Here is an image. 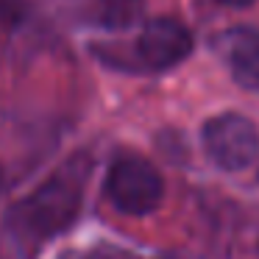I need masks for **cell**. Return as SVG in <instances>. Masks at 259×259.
Returning <instances> with one entry per match:
<instances>
[{
  "mask_svg": "<svg viewBox=\"0 0 259 259\" xmlns=\"http://www.w3.org/2000/svg\"><path fill=\"white\" fill-rule=\"evenodd\" d=\"M87 167L75 159L45 179L31 195H25L9 214V223L23 240L42 242L73 226L81 209Z\"/></svg>",
  "mask_w": 259,
  "mask_h": 259,
  "instance_id": "6da1fadb",
  "label": "cell"
},
{
  "mask_svg": "<svg viewBox=\"0 0 259 259\" xmlns=\"http://www.w3.org/2000/svg\"><path fill=\"white\" fill-rule=\"evenodd\" d=\"M106 195L120 212L148 214L162 203L164 181L148 159L120 156L106 173Z\"/></svg>",
  "mask_w": 259,
  "mask_h": 259,
  "instance_id": "7a4b0ae2",
  "label": "cell"
},
{
  "mask_svg": "<svg viewBox=\"0 0 259 259\" xmlns=\"http://www.w3.org/2000/svg\"><path fill=\"white\" fill-rule=\"evenodd\" d=\"M206 156L223 170H245L259 153V128L237 112H226L203 123Z\"/></svg>",
  "mask_w": 259,
  "mask_h": 259,
  "instance_id": "3957f363",
  "label": "cell"
},
{
  "mask_svg": "<svg viewBox=\"0 0 259 259\" xmlns=\"http://www.w3.org/2000/svg\"><path fill=\"white\" fill-rule=\"evenodd\" d=\"M192 53V31L176 17L148 20L137 36V56L151 70H170Z\"/></svg>",
  "mask_w": 259,
  "mask_h": 259,
  "instance_id": "277c9868",
  "label": "cell"
},
{
  "mask_svg": "<svg viewBox=\"0 0 259 259\" xmlns=\"http://www.w3.org/2000/svg\"><path fill=\"white\" fill-rule=\"evenodd\" d=\"M220 51L240 87L259 92V31L237 28L220 36Z\"/></svg>",
  "mask_w": 259,
  "mask_h": 259,
  "instance_id": "5b68a950",
  "label": "cell"
},
{
  "mask_svg": "<svg viewBox=\"0 0 259 259\" xmlns=\"http://www.w3.org/2000/svg\"><path fill=\"white\" fill-rule=\"evenodd\" d=\"M142 12V0H101V17L103 25H128Z\"/></svg>",
  "mask_w": 259,
  "mask_h": 259,
  "instance_id": "8992f818",
  "label": "cell"
},
{
  "mask_svg": "<svg viewBox=\"0 0 259 259\" xmlns=\"http://www.w3.org/2000/svg\"><path fill=\"white\" fill-rule=\"evenodd\" d=\"M220 3H226V6H237V9H245V6H251V3H256V0H220Z\"/></svg>",
  "mask_w": 259,
  "mask_h": 259,
  "instance_id": "52a82bcc",
  "label": "cell"
},
{
  "mask_svg": "<svg viewBox=\"0 0 259 259\" xmlns=\"http://www.w3.org/2000/svg\"><path fill=\"white\" fill-rule=\"evenodd\" d=\"M0 181H3V170H0Z\"/></svg>",
  "mask_w": 259,
  "mask_h": 259,
  "instance_id": "ba28073f",
  "label": "cell"
}]
</instances>
